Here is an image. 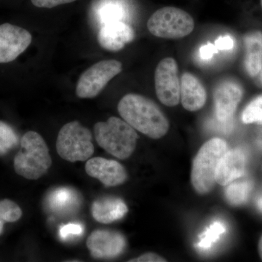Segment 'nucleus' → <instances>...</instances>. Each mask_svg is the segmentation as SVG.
I'll use <instances>...</instances> for the list:
<instances>
[{
  "instance_id": "nucleus-1",
  "label": "nucleus",
  "mask_w": 262,
  "mask_h": 262,
  "mask_svg": "<svg viewBox=\"0 0 262 262\" xmlns=\"http://www.w3.org/2000/svg\"><path fill=\"white\" fill-rule=\"evenodd\" d=\"M117 110L130 126L151 139H160L168 133V119L159 106L145 96L125 95L119 102Z\"/></svg>"
},
{
  "instance_id": "nucleus-2",
  "label": "nucleus",
  "mask_w": 262,
  "mask_h": 262,
  "mask_svg": "<svg viewBox=\"0 0 262 262\" xmlns=\"http://www.w3.org/2000/svg\"><path fill=\"white\" fill-rule=\"evenodd\" d=\"M51 165L49 149L44 139L35 131L26 133L14 158L15 173L29 180H37L47 173Z\"/></svg>"
},
{
  "instance_id": "nucleus-3",
  "label": "nucleus",
  "mask_w": 262,
  "mask_h": 262,
  "mask_svg": "<svg viewBox=\"0 0 262 262\" xmlns=\"http://www.w3.org/2000/svg\"><path fill=\"white\" fill-rule=\"evenodd\" d=\"M94 135L98 145L120 160L127 159L134 153L139 139L134 127L116 117L95 124Z\"/></svg>"
},
{
  "instance_id": "nucleus-4",
  "label": "nucleus",
  "mask_w": 262,
  "mask_h": 262,
  "mask_svg": "<svg viewBox=\"0 0 262 262\" xmlns=\"http://www.w3.org/2000/svg\"><path fill=\"white\" fill-rule=\"evenodd\" d=\"M228 150L226 141L219 138L201 146L193 160L191 172V182L196 192L208 194L214 187L217 166Z\"/></svg>"
},
{
  "instance_id": "nucleus-5",
  "label": "nucleus",
  "mask_w": 262,
  "mask_h": 262,
  "mask_svg": "<svg viewBox=\"0 0 262 262\" xmlns=\"http://www.w3.org/2000/svg\"><path fill=\"white\" fill-rule=\"evenodd\" d=\"M91 130L78 121L68 122L61 127L56 141V150L62 159L75 163L89 160L94 153Z\"/></svg>"
},
{
  "instance_id": "nucleus-6",
  "label": "nucleus",
  "mask_w": 262,
  "mask_h": 262,
  "mask_svg": "<svg viewBox=\"0 0 262 262\" xmlns=\"http://www.w3.org/2000/svg\"><path fill=\"white\" fill-rule=\"evenodd\" d=\"M149 32L163 39H181L194 30V21L189 13L175 7H165L155 12L147 21Z\"/></svg>"
},
{
  "instance_id": "nucleus-7",
  "label": "nucleus",
  "mask_w": 262,
  "mask_h": 262,
  "mask_svg": "<svg viewBox=\"0 0 262 262\" xmlns=\"http://www.w3.org/2000/svg\"><path fill=\"white\" fill-rule=\"evenodd\" d=\"M122 70V63L117 60L97 62L81 75L76 86V94L80 98L96 97Z\"/></svg>"
},
{
  "instance_id": "nucleus-8",
  "label": "nucleus",
  "mask_w": 262,
  "mask_h": 262,
  "mask_svg": "<svg viewBox=\"0 0 262 262\" xmlns=\"http://www.w3.org/2000/svg\"><path fill=\"white\" fill-rule=\"evenodd\" d=\"M178 65L173 58H165L157 66L155 73V91L160 102L167 106L180 102V80Z\"/></svg>"
},
{
  "instance_id": "nucleus-9",
  "label": "nucleus",
  "mask_w": 262,
  "mask_h": 262,
  "mask_svg": "<svg viewBox=\"0 0 262 262\" xmlns=\"http://www.w3.org/2000/svg\"><path fill=\"white\" fill-rule=\"evenodd\" d=\"M32 41V36L27 29L10 24L0 25V63L15 61Z\"/></svg>"
},
{
  "instance_id": "nucleus-10",
  "label": "nucleus",
  "mask_w": 262,
  "mask_h": 262,
  "mask_svg": "<svg viewBox=\"0 0 262 262\" xmlns=\"http://www.w3.org/2000/svg\"><path fill=\"white\" fill-rule=\"evenodd\" d=\"M87 247L95 258H113L121 255L126 247L123 234L116 231L97 229L87 239Z\"/></svg>"
},
{
  "instance_id": "nucleus-11",
  "label": "nucleus",
  "mask_w": 262,
  "mask_h": 262,
  "mask_svg": "<svg viewBox=\"0 0 262 262\" xmlns=\"http://www.w3.org/2000/svg\"><path fill=\"white\" fill-rule=\"evenodd\" d=\"M243 94L244 91L241 84L234 81H223L216 86L213 99L215 116L219 121L231 122Z\"/></svg>"
},
{
  "instance_id": "nucleus-12",
  "label": "nucleus",
  "mask_w": 262,
  "mask_h": 262,
  "mask_svg": "<svg viewBox=\"0 0 262 262\" xmlns=\"http://www.w3.org/2000/svg\"><path fill=\"white\" fill-rule=\"evenodd\" d=\"M86 173L99 180L106 187H116L126 182V170L117 161L106 158H91L85 164Z\"/></svg>"
},
{
  "instance_id": "nucleus-13",
  "label": "nucleus",
  "mask_w": 262,
  "mask_h": 262,
  "mask_svg": "<svg viewBox=\"0 0 262 262\" xmlns=\"http://www.w3.org/2000/svg\"><path fill=\"white\" fill-rule=\"evenodd\" d=\"M135 33L126 22L115 21L105 24L98 32V42L101 48L108 51H121L127 43L132 42Z\"/></svg>"
},
{
  "instance_id": "nucleus-14",
  "label": "nucleus",
  "mask_w": 262,
  "mask_h": 262,
  "mask_svg": "<svg viewBox=\"0 0 262 262\" xmlns=\"http://www.w3.org/2000/svg\"><path fill=\"white\" fill-rule=\"evenodd\" d=\"M246 167V155L242 150H228L217 166L215 182L222 186L228 185L244 175Z\"/></svg>"
},
{
  "instance_id": "nucleus-15",
  "label": "nucleus",
  "mask_w": 262,
  "mask_h": 262,
  "mask_svg": "<svg viewBox=\"0 0 262 262\" xmlns=\"http://www.w3.org/2000/svg\"><path fill=\"white\" fill-rule=\"evenodd\" d=\"M207 94L204 86L195 76L189 72L183 74L180 81V100L182 106L189 112H196L204 106Z\"/></svg>"
},
{
  "instance_id": "nucleus-16",
  "label": "nucleus",
  "mask_w": 262,
  "mask_h": 262,
  "mask_svg": "<svg viewBox=\"0 0 262 262\" xmlns=\"http://www.w3.org/2000/svg\"><path fill=\"white\" fill-rule=\"evenodd\" d=\"M48 209L56 215H70L78 209L81 204L79 193L69 187H59L51 191L46 198Z\"/></svg>"
},
{
  "instance_id": "nucleus-17",
  "label": "nucleus",
  "mask_w": 262,
  "mask_h": 262,
  "mask_svg": "<svg viewBox=\"0 0 262 262\" xmlns=\"http://www.w3.org/2000/svg\"><path fill=\"white\" fill-rule=\"evenodd\" d=\"M128 211L122 199L115 196H105L96 200L91 207L95 220L101 224H110L123 218Z\"/></svg>"
},
{
  "instance_id": "nucleus-18",
  "label": "nucleus",
  "mask_w": 262,
  "mask_h": 262,
  "mask_svg": "<svg viewBox=\"0 0 262 262\" xmlns=\"http://www.w3.org/2000/svg\"><path fill=\"white\" fill-rule=\"evenodd\" d=\"M244 41L246 48L245 67L248 75L254 77L262 68V32L248 33L244 36Z\"/></svg>"
},
{
  "instance_id": "nucleus-19",
  "label": "nucleus",
  "mask_w": 262,
  "mask_h": 262,
  "mask_svg": "<svg viewBox=\"0 0 262 262\" xmlns=\"http://www.w3.org/2000/svg\"><path fill=\"white\" fill-rule=\"evenodd\" d=\"M94 15L100 27L110 22H126L128 17L126 8L118 0H103L98 5Z\"/></svg>"
},
{
  "instance_id": "nucleus-20",
  "label": "nucleus",
  "mask_w": 262,
  "mask_h": 262,
  "mask_svg": "<svg viewBox=\"0 0 262 262\" xmlns=\"http://www.w3.org/2000/svg\"><path fill=\"white\" fill-rule=\"evenodd\" d=\"M252 190L250 182H231L225 190L226 198L230 204L238 206L246 203Z\"/></svg>"
},
{
  "instance_id": "nucleus-21",
  "label": "nucleus",
  "mask_w": 262,
  "mask_h": 262,
  "mask_svg": "<svg viewBox=\"0 0 262 262\" xmlns=\"http://www.w3.org/2000/svg\"><path fill=\"white\" fill-rule=\"evenodd\" d=\"M226 232V227L222 222H215L200 236L198 246L203 250H207L214 244L221 235Z\"/></svg>"
},
{
  "instance_id": "nucleus-22",
  "label": "nucleus",
  "mask_w": 262,
  "mask_h": 262,
  "mask_svg": "<svg viewBox=\"0 0 262 262\" xmlns=\"http://www.w3.org/2000/svg\"><path fill=\"white\" fill-rule=\"evenodd\" d=\"M18 143V136L13 127L0 120V156L5 155Z\"/></svg>"
},
{
  "instance_id": "nucleus-23",
  "label": "nucleus",
  "mask_w": 262,
  "mask_h": 262,
  "mask_svg": "<svg viewBox=\"0 0 262 262\" xmlns=\"http://www.w3.org/2000/svg\"><path fill=\"white\" fill-rule=\"evenodd\" d=\"M242 120L246 124H262V96L248 103L243 113Z\"/></svg>"
},
{
  "instance_id": "nucleus-24",
  "label": "nucleus",
  "mask_w": 262,
  "mask_h": 262,
  "mask_svg": "<svg viewBox=\"0 0 262 262\" xmlns=\"http://www.w3.org/2000/svg\"><path fill=\"white\" fill-rule=\"evenodd\" d=\"M22 210L18 205L10 200L0 201V220L3 222H17L21 218Z\"/></svg>"
},
{
  "instance_id": "nucleus-25",
  "label": "nucleus",
  "mask_w": 262,
  "mask_h": 262,
  "mask_svg": "<svg viewBox=\"0 0 262 262\" xmlns=\"http://www.w3.org/2000/svg\"><path fill=\"white\" fill-rule=\"evenodd\" d=\"M83 232L84 227L81 224L69 223L60 227L58 234L62 241H69L80 237Z\"/></svg>"
},
{
  "instance_id": "nucleus-26",
  "label": "nucleus",
  "mask_w": 262,
  "mask_h": 262,
  "mask_svg": "<svg viewBox=\"0 0 262 262\" xmlns=\"http://www.w3.org/2000/svg\"><path fill=\"white\" fill-rule=\"evenodd\" d=\"M34 6L40 8H53L58 5L72 3L76 0H31Z\"/></svg>"
},
{
  "instance_id": "nucleus-27",
  "label": "nucleus",
  "mask_w": 262,
  "mask_h": 262,
  "mask_svg": "<svg viewBox=\"0 0 262 262\" xmlns=\"http://www.w3.org/2000/svg\"><path fill=\"white\" fill-rule=\"evenodd\" d=\"M234 46V41L233 38L230 36H225V37H220L216 39L215 42V48L218 51H227L233 48Z\"/></svg>"
},
{
  "instance_id": "nucleus-28",
  "label": "nucleus",
  "mask_w": 262,
  "mask_h": 262,
  "mask_svg": "<svg viewBox=\"0 0 262 262\" xmlns=\"http://www.w3.org/2000/svg\"><path fill=\"white\" fill-rule=\"evenodd\" d=\"M130 262H163L166 261L165 258L161 257L155 253H146L141 255L139 257L133 258Z\"/></svg>"
},
{
  "instance_id": "nucleus-29",
  "label": "nucleus",
  "mask_w": 262,
  "mask_h": 262,
  "mask_svg": "<svg viewBox=\"0 0 262 262\" xmlns=\"http://www.w3.org/2000/svg\"><path fill=\"white\" fill-rule=\"evenodd\" d=\"M218 51L215 45L208 43V44L202 46L200 49V56L203 60H209Z\"/></svg>"
},
{
  "instance_id": "nucleus-30",
  "label": "nucleus",
  "mask_w": 262,
  "mask_h": 262,
  "mask_svg": "<svg viewBox=\"0 0 262 262\" xmlns=\"http://www.w3.org/2000/svg\"><path fill=\"white\" fill-rule=\"evenodd\" d=\"M258 252H259L260 257L262 259V236L259 239V243H258Z\"/></svg>"
},
{
  "instance_id": "nucleus-31",
  "label": "nucleus",
  "mask_w": 262,
  "mask_h": 262,
  "mask_svg": "<svg viewBox=\"0 0 262 262\" xmlns=\"http://www.w3.org/2000/svg\"><path fill=\"white\" fill-rule=\"evenodd\" d=\"M257 206H258V209H259L260 211H262V196H260V198H258V199Z\"/></svg>"
},
{
  "instance_id": "nucleus-32",
  "label": "nucleus",
  "mask_w": 262,
  "mask_h": 262,
  "mask_svg": "<svg viewBox=\"0 0 262 262\" xmlns=\"http://www.w3.org/2000/svg\"><path fill=\"white\" fill-rule=\"evenodd\" d=\"M4 225L5 222H3V221L0 220V235H1L2 233L3 232V229H4Z\"/></svg>"
},
{
  "instance_id": "nucleus-33",
  "label": "nucleus",
  "mask_w": 262,
  "mask_h": 262,
  "mask_svg": "<svg viewBox=\"0 0 262 262\" xmlns=\"http://www.w3.org/2000/svg\"><path fill=\"white\" fill-rule=\"evenodd\" d=\"M258 75H260L259 76V80H260V83H261L262 85V68L261 71H260L259 74Z\"/></svg>"
},
{
  "instance_id": "nucleus-34",
  "label": "nucleus",
  "mask_w": 262,
  "mask_h": 262,
  "mask_svg": "<svg viewBox=\"0 0 262 262\" xmlns=\"http://www.w3.org/2000/svg\"><path fill=\"white\" fill-rule=\"evenodd\" d=\"M261 8H262V0H261Z\"/></svg>"
}]
</instances>
